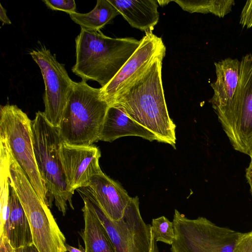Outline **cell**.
<instances>
[{
	"instance_id": "6da1fadb",
	"label": "cell",
	"mask_w": 252,
	"mask_h": 252,
	"mask_svg": "<svg viewBox=\"0 0 252 252\" xmlns=\"http://www.w3.org/2000/svg\"><path fill=\"white\" fill-rule=\"evenodd\" d=\"M164 57L157 58L110 105L121 106L130 118L153 132L158 142L176 148V125L169 116L162 86Z\"/></svg>"
},
{
	"instance_id": "7a4b0ae2",
	"label": "cell",
	"mask_w": 252,
	"mask_h": 252,
	"mask_svg": "<svg viewBox=\"0 0 252 252\" xmlns=\"http://www.w3.org/2000/svg\"><path fill=\"white\" fill-rule=\"evenodd\" d=\"M140 42L134 38H112L100 31L81 28L75 39L76 62L72 71L83 81H95L103 87L119 72Z\"/></svg>"
},
{
	"instance_id": "3957f363",
	"label": "cell",
	"mask_w": 252,
	"mask_h": 252,
	"mask_svg": "<svg viewBox=\"0 0 252 252\" xmlns=\"http://www.w3.org/2000/svg\"><path fill=\"white\" fill-rule=\"evenodd\" d=\"M32 144L38 170L47 191L50 207L55 205L64 216L68 205L74 209L72 196L66 183L61 157L63 139L59 127L53 126L43 112L32 121Z\"/></svg>"
},
{
	"instance_id": "277c9868",
	"label": "cell",
	"mask_w": 252,
	"mask_h": 252,
	"mask_svg": "<svg viewBox=\"0 0 252 252\" xmlns=\"http://www.w3.org/2000/svg\"><path fill=\"white\" fill-rule=\"evenodd\" d=\"M108 104L100 88L86 81L74 82L59 127L63 140L73 146H88L99 141Z\"/></svg>"
},
{
	"instance_id": "5b68a950",
	"label": "cell",
	"mask_w": 252,
	"mask_h": 252,
	"mask_svg": "<svg viewBox=\"0 0 252 252\" xmlns=\"http://www.w3.org/2000/svg\"><path fill=\"white\" fill-rule=\"evenodd\" d=\"M9 170L10 185L14 188L26 214L33 244L39 252H67L65 238L49 206L39 197L11 152Z\"/></svg>"
},
{
	"instance_id": "8992f818",
	"label": "cell",
	"mask_w": 252,
	"mask_h": 252,
	"mask_svg": "<svg viewBox=\"0 0 252 252\" xmlns=\"http://www.w3.org/2000/svg\"><path fill=\"white\" fill-rule=\"evenodd\" d=\"M215 112L234 149L248 155L252 144V53L240 61L239 82L233 99Z\"/></svg>"
},
{
	"instance_id": "52a82bcc",
	"label": "cell",
	"mask_w": 252,
	"mask_h": 252,
	"mask_svg": "<svg viewBox=\"0 0 252 252\" xmlns=\"http://www.w3.org/2000/svg\"><path fill=\"white\" fill-rule=\"evenodd\" d=\"M0 136L6 140L12 157L39 197L48 204L46 189L34 158L32 121L17 106H0Z\"/></svg>"
},
{
	"instance_id": "ba28073f",
	"label": "cell",
	"mask_w": 252,
	"mask_h": 252,
	"mask_svg": "<svg viewBox=\"0 0 252 252\" xmlns=\"http://www.w3.org/2000/svg\"><path fill=\"white\" fill-rule=\"evenodd\" d=\"M176 239L171 252H233L243 233L220 227L206 218L189 219L175 209Z\"/></svg>"
},
{
	"instance_id": "9c48e42d",
	"label": "cell",
	"mask_w": 252,
	"mask_h": 252,
	"mask_svg": "<svg viewBox=\"0 0 252 252\" xmlns=\"http://www.w3.org/2000/svg\"><path fill=\"white\" fill-rule=\"evenodd\" d=\"M79 193L86 195L94 203L116 252H150L151 225L146 224L142 218L137 196L131 198L122 218L113 221L105 216L88 189H81Z\"/></svg>"
},
{
	"instance_id": "30bf717a",
	"label": "cell",
	"mask_w": 252,
	"mask_h": 252,
	"mask_svg": "<svg viewBox=\"0 0 252 252\" xmlns=\"http://www.w3.org/2000/svg\"><path fill=\"white\" fill-rule=\"evenodd\" d=\"M39 67L45 84L43 112L48 122L59 127L62 117L74 82L69 77L64 64L45 47L30 53Z\"/></svg>"
},
{
	"instance_id": "8fae6325",
	"label": "cell",
	"mask_w": 252,
	"mask_h": 252,
	"mask_svg": "<svg viewBox=\"0 0 252 252\" xmlns=\"http://www.w3.org/2000/svg\"><path fill=\"white\" fill-rule=\"evenodd\" d=\"M140 44L113 79L100 88L101 98L110 105L114 99L142 75L155 60L165 56L166 48L161 38L152 31L145 32Z\"/></svg>"
},
{
	"instance_id": "7c38bea8",
	"label": "cell",
	"mask_w": 252,
	"mask_h": 252,
	"mask_svg": "<svg viewBox=\"0 0 252 252\" xmlns=\"http://www.w3.org/2000/svg\"><path fill=\"white\" fill-rule=\"evenodd\" d=\"M101 153L94 145L73 146L63 142L60 148L61 162L70 191L89 186L91 178L102 171L99 159Z\"/></svg>"
},
{
	"instance_id": "4fadbf2b",
	"label": "cell",
	"mask_w": 252,
	"mask_h": 252,
	"mask_svg": "<svg viewBox=\"0 0 252 252\" xmlns=\"http://www.w3.org/2000/svg\"><path fill=\"white\" fill-rule=\"evenodd\" d=\"M88 187L94 200L110 220L118 221L122 218L131 197L119 183L102 172L91 178Z\"/></svg>"
},
{
	"instance_id": "5bb4252c",
	"label": "cell",
	"mask_w": 252,
	"mask_h": 252,
	"mask_svg": "<svg viewBox=\"0 0 252 252\" xmlns=\"http://www.w3.org/2000/svg\"><path fill=\"white\" fill-rule=\"evenodd\" d=\"M126 136L141 137L150 141L158 140L153 132L130 118L123 107L117 105H109L101 128L99 140L112 142Z\"/></svg>"
},
{
	"instance_id": "9a60e30c",
	"label": "cell",
	"mask_w": 252,
	"mask_h": 252,
	"mask_svg": "<svg viewBox=\"0 0 252 252\" xmlns=\"http://www.w3.org/2000/svg\"><path fill=\"white\" fill-rule=\"evenodd\" d=\"M79 193L84 201V227L81 236L84 243L85 252H116L94 203L86 195Z\"/></svg>"
},
{
	"instance_id": "2e32d148",
	"label": "cell",
	"mask_w": 252,
	"mask_h": 252,
	"mask_svg": "<svg viewBox=\"0 0 252 252\" xmlns=\"http://www.w3.org/2000/svg\"><path fill=\"white\" fill-rule=\"evenodd\" d=\"M214 64L217 79L211 84L214 94L209 102L216 111L225 106L234 97L239 82L240 62L228 58Z\"/></svg>"
},
{
	"instance_id": "e0dca14e",
	"label": "cell",
	"mask_w": 252,
	"mask_h": 252,
	"mask_svg": "<svg viewBox=\"0 0 252 252\" xmlns=\"http://www.w3.org/2000/svg\"><path fill=\"white\" fill-rule=\"evenodd\" d=\"M133 28L145 32L153 30L159 20L156 0H108Z\"/></svg>"
},
{
	"instance_id": "ac0fdd59",
	"label": "cell",
	"mask_w": 252,
	"mask_h": 252,
	"mask_svg": "<svg viewBox=\"0 0 252 252\" xmlns=\"http://www.w3.org/2000/svg\"><path fill=\"white\" fill-rule=\"evenodd\" d=\"M5 237L15 250L33 244L26 214L14 188L11 185L10 213Z\"/></svg>"
},
{
	"instance_id": "d6986e66",
	"label": "cell",
	"mask_w": 252,
	"mask_h": 252,
	"mask_svg": "<svg viewBox=\"0 0 252 252\" xmlns=\"http://www.w3.org/2000/svg\"><path fill=\"white\" fill-rule=\"evenodd\" d=\"M119 14L118 10L108 0H97L95 6L90 12H75L69 15L71 19L81 28L89 31H97Z\"/></svg>"
},
{
	"instance_id": "ffe728a7",
	"label": "cell",
	"mask_w": 252,
	"mask_h": 252,
	"mask_svg": "<svg viewBox=\"0 0 252 252\" xmlns=\"http://www.w3.org/2000/svg\"><path fill=\"white\" fill-rule=\"evenodd\" d=\"M173 1L189 13H210L220 18L229 13L235 4L233 0H175Z\"/></svg>"
},
{
	"instance_id": "44dd1931",
	"label": "cell",
	"mask_w": 252,
	"mask_h": 252,
	"mask_svg": "<svg viewBox=\"0 0 252 252\" xmlns=\"http://www.w3.org/2000/svg\"><path fill=\"white\" fill-rule=\"evenodd\" d=\"M0 237L5 236L10 213V170L7 167L0 169Z\"/></svg>"
},
{
	"instance_id": "7402d4cb",
	"label": "cell",
	"mask_w": 252,
	"mask_h": 252,
	"mask_svg": "<svg viewBox=\"0 0 252 252\" xmlns=\"http://www.w3.org/2000/svg\"><path fill=\"white\" fill-rule=\"evenodd\" d=\"M151 228L156 241L171 245L176 239L173 222L165 216L152 220Z\"/></svg>"
},
{
	"instance_id": "603a6c76",
	"label": "cell",
	"mask_w": 252,
	"mask_h": 252,
	"mask_svg": "<svg viewBox=\"0 0 252 252\" xmlns=\"http://www.w3.org/2000/svg\"><path fill=\"white\" fill-rule=\"evenodd\" d=\"M50 9L60 10L68 14L76 12V4L74 0H43Z\"/></svg>"
},
{
	"instance_id": "cb8c5ba5",
	"label": "cell",
	"mask_w": 252,
	"mask_h": 252,
	"mask_svg": "<svg viewBox=\"0 0 252 252\" xmlns=\"http://www.w3.org/2000/svg\"><path fill=\"white\" fill-rule=\"evenodd\" d=\"M233 252H252V231L243 233Z\"/></svg>"
},
{
	"instance_id": "d4e9b609",
	"label": "cell",
	"mask_w": 252,
	"mask_h": 252,
	"mask_svg": "<svg viewBox=\"0 0 252 252\" xmlns=\"http://www.w3.org/2000/svg\"><path fill=\"white\" fill-rule=\"evenodd\" d=\"M240 24L242 27L249 29L252 27V0L246 2L240 15Z\"/></svg>"
},
{
	"instance_id": "484cf974",
	"label": "cell",
	"mask_w": 252,
	"mask_h": 252,
	"mask_svg": "<svg viewBox=\"0 0 252 252\" xmlns=\"http://www.w3.org/2000/svg\"><path fill=\"white\" fill-rule=\"evenodd\" d=\"M0 252H16V250L11 246L6 237H0Z\"/></svg>"
},
{
	"instance_id": "4316f807",
	"label": "cell",
	"mask_w": 252,
	"mask_h": 252,
	"mask_svg": "<svg viewBox=\"0 0 252 252\" xmlns=\"http://www.w3.org/2000/svg\"><path fill=\"white\" fill-rule=\"evenodd\" d=\"M0 20L3 24H11L9 18L6 15V10L2 7L1 3H0Z\"/></svg>"
},
{
	"instance_id": "83f0119b",
	"label": "cell",
	"mask_w": 252,
	"mask_h": 252,
	"mask_svg": "<svg viewBox=\"0 0 252 252\" xmlns=\"http://www.w3.org/2000/svg\"><path fill=\"white\" fill-rule=\"evenodd\" d=\"M16 252H39L33 244L26 246L16 250Z\"/></svg>"
},
{
	"instance_id": "f1b7e54d",
	"label": "cell",
	"mask_w": 252,
	"mask_h": 252,
	"mask_svg": "<svg viewBox=\"0 0 252 252\" xmlns=\"http://www.w3.org/2000/svg\"><path fill=\"white\" fill-rule=\"evenodd\" d=\"M246 176L250 186V190L252 195V161H251L248 167L246 169Z\"/></svg>"
},
{
	"instance_id": "f546056e",
	"label": "cell",
	"mask_w": 252,
	"mask_h": 252,
	"mask_svg": "<svg viewBox=\"0 0 252 252\" xmlns=\"http://www.w3.org/2000/svg\"><path fill=\"white\" fill-rule=\"evenodd\" d=\"M149 252H159L157 242L155 238L152 228L151 229V242Z\"/></svg>"
},
{
	"instance_id": "4dcf8cb0",
	"label": "cell",
	"mask_w": 252,
	"mask_h": 252,
	"mask_svg": "<svg viewBox=\"0 0 252 252\" xmlns=\"http://www.w3.org/2000/svg\"><path fill=\"white\" fill-rule=\"evenodd\" d=\"M65 247L67 251L68 252H85V250L82 249V248L78 249L71 246L67 244H65Z\"/></svg>"
},
{
	"instance_id": "1f68e13d",
	"label": "cell",
	"mask_w": 252,
	"mask_h": 252,
	"mask_svg": "<svg viewBox=\"0 0 252 252\" xmlns=\"http://www.w3.org/2000/svg\"><path fill=\"white\" fill-rule=\"evenodd\" d=\"M248 155L251 158V161H252V144L250 148V149L249 150Z\"/></svg>"
}]
</instances>
